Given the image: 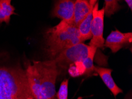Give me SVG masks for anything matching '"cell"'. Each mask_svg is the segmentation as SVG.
<instances>
[{"instance_id": "52a82bcc", "label": "cell", "mask_w": 132, "mask_h": 99, "mask_svg": "<svg viewBox=\"0 0 132 99\" xmlns=\"http://www.w3.org/2000/svg\"><path fill=\"white\" fill-rule=\"evenodd\" d=\"M74 3L73 0H56L52 16L59 18L62 21L73 23Z\"/></svg>"}, {"instance_id": "4fadbf2b", "label": "cell", "mask_w": 132, "mask_h": 99, "mask_svg": "<svg viewBox=\"0 0 132 99\" xmlns=\"http://www.w3.org/2000/svg\"><path fill=\"white\" fill-rule=\"evenodd\" d=\"M68 72L70 75L72 77H76L85 74V69L82 62H77L70 65L69 66Z\"/></svg>"}, {"instance_id": "9c48e42d", "label": "cell", "mask_w": 132, "mask_h": 99, "mask_svg": "<svg viewBox=\"0 0 132 99\" xmlns=\"http://www.w3.org/2000/svg\"><path fill=\"white\" fill-rule=\"evenodd\" d=\"M94 71L96 72L99 75L102 80L103 81L104 83L111 91L114 97H116L118 94L123 93V90L117 86L113 77H112L111 72L113 70L111 69L101 67V66H94Z\"/></svg>"}, {"instance_id": "5b68a950", "label": "cell", "mask_w": 132, "mask_h": 99, "mask_svg": "<svg viewBox=\"0 0 132 99\" xmlns=\"http://www.w3.org/2000/svg\"><path fill=\"white\" fill-rule=\"evenodd\" d=\"M93 14V18L91 27L92 37L89 46L97 49L103 48L104 47L105 42L103 37L104 8L98 9V3L97 2L94 7Z\"/></svg>"}, {"instance_id": "7c38bea8", "label": "cell", "mask_w": 132, "mask_h": 99, "mask_svg": "<svg viewBox=\"0 0 132 99\" xmlns=\"http://www.w3.org/2000/svg\"><path fill=\"white\" fill-rule=\"evenodd\" d=\"M104 15L106 17H111L120 9L117 0H104Z\"/></svg>"}, {"instance_id": "7a4b0ae2", "label": "cell", "mask_w": 132, "mask_h": 99, "mask_svg": "<svg viewBox=\"0 0 132 99\" xmlns=\"http://www.w3.org/2000/svg\"><path fill=\"white\" fill-rule=\"evenodd\" d=\"M0 99H34L20 63H0Z\"/></svg>"}, {"instance_id": "3957f363", "label": "cell", "mask_w": 132, "mask_h": 99, "mask_svg": "<svg viewBox=\"0 0 132 99\" xmlns=\"http://www.w3.org/2000/svg\"><path fill=\"white\" fill-rule=\"evenodd\" d=\"M45 49L51 59L73 45L82 43L78 27L73 23L62 21L45 33Z\"/></svg>"}, {"instance_id": "9a60e30c", "label": "cell", "mask_w": 132, "mask_h": 99, "mask_svg": "<svg viewBox=\"0 0 132 99\" xmlns=\"http://www.w3.org/2000/svg\"><path fill=\"white\" fill-rule=\"evenodd\" d=\"M126 3H127V5L129 6L130 9H132V0H125Z\"/></svg>"}, {"instance_id": "2e32d148", "label": "cell", "mask_w": 132, "mask_h": 99, "mask_svg": "<svg viewBox=\"0 0 132 99\" xmlns=\"http://www.w3.org/2000/svg\"><path fill=\"white\" fill-rule=\"evenodd\" d=\"M125 99H132V98H131V93H128L126 95V96Z\"/></svg>"}, {"instance_id": "6da1fadb", "label": "cell", "mask_w": 132, "mask_h": 99, "mask_svg": "<svg viewBox=\"0 0 132 99\" xmlns=\"http://www.w3.org/2000/svg\"><path fill=\"white\" fill-rule=\"evenodd\" d=\"M34 99H57L55 84L61 74L55 60H27L24 64Z\"/></svg>"}, {"instance_id": "ba28073f", "label": "cell", "mask_w": 132, "mask_h": 99, "mask_svg": "<svg viewBox=\"0 0 132 99\" xmlns=\"http://www.w3.org/2000/svg\"><path fill=\"white\" fill-rule=\"evenodd\" d=\"M98 0H75L74 3L73 24L78 26L84 19L90 10L94 7Z\"/></svg>"}, {"instance_id": "30bf717a", "label": "cell", "mask_w": 132, "mask_h": 99, "mask_svg": "<svg viewBox=\"0 0 132 99\" xmlns=\"http://www.w3.org/2000/svg\"><path fill=\"white\" fill-rule=\"evenodd\" d=\"M15 8L11 5V0H0V25L4 22L9 25L11 16L15 14Z\"/></svg>"}, {"instance_id": "5bb4252c", "label": "cell", "mask_w": 132, "mask_h": 99, "mask_svg": "<svg viewBox=\"0 0 132 99\" xmlns=\"http://www.w3.org/2000/svg\"><path fill=\"white\" fill-rule=\"evenodd\" d=\"M69 79L64 80L61 84L59 89L56 93L57 99H68Z\"/></svg>"}, {"instance_id": "8992f818", "label": "cell", "mask_w": 132, "mask_h": 99, "mask_svg": "<svg viewBox=\"0 0 132 99\" xmlns=\"http://www.w3.org/2000/svg\"><path fill=\"white\" fill-rule=\"evenodd\" d=\"M132 42V33H122L119 30H114L108 36L104 42V46L111 49L113 53H116L124 46L130 44Z\"/></svg>"}, {"instance_id": "8fae6325", "label": "cell", "mask_w": 132, "mask_h": 99, "mask_svg": "<svg viewBox=\"0 0 132 99\" xmlns=\"http://www.w3.org/2000/svg\"><path fill=\"white\" fill-rule=\"evenodd\" d=\"M97 50V48L90 46L88 55L82 62V64L85 69V74L90 75L93 73V72L94 71V66L93 64V61Z\"/></svg>"}, {"instance_id": "277c9868", "label": "cell", "mask_w": 132, "mask_h": 99, "mask_svg": "<svg viewBox=\"0 0 132 99\" xmlns=\"http://www.w3.org/2000/svg\"><path fill=\"white\" fill-rule=\"evenodd\" d=\"M89 49V45L79 43L60 53L53 59L58 66L60 73L62 70H66L71 64L83 62L88 55Z\"/></svg>"}]
</instances>
